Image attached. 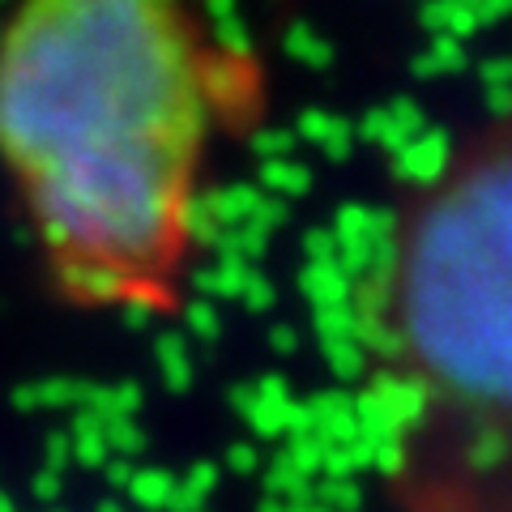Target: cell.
Here are the masks:
<instances>
[{
	"instance_id": "1",
	"label": "cell",
	"mask_w": 512,
	"mask_h": 512,
	"mask_svg": "<svg viewBox=\"0 0 512 512\" xmlns=\"http://www.w3.org/2000/svg\"><path fill=\"white\" fill-rule=\"evenodd\" d=\"M269 103L210 0H13L0 171L43 278L82 312L171 316L218 150Z\"/></svg>"
},
{
	"instance_id": "2",
	"label": "cell",
	"mask_w": 512,
	"mask_h": 512,
	"mask_svg": "<svg viewBox=\"0 0 512 512\" xmlns=\"http://www.w3.org/2000/svg\"><path fill=\"white\" fill-rule=\"evenodd\" d=\"M397 512H512V103L393 205L367 282Z\"/></svg>"
}]
</instances>
